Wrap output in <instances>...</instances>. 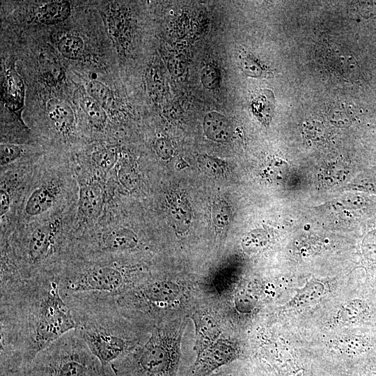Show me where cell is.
Instances as JSON below:
<instances>
[{
	"mask_svg": "<svg viewBox=\"0 0 376 376\" xmlns=\"http://www.w3.org/2000/svg\"><path fill=\"white\" fill-rule=\"evenodd\" d=\"M0 371H17L76 328L57 277L1 283Z\"/></svg>",
	"mask_w": 376,
	"mask_h": 376,
	"instance_id": "6da1fadb",
	"label": "cell"
},
{
	"mask_svg": "<svg viewBox=\"0 0 376 376\" xmlns=\"http://www.w3.org/2000/svg\"><path fill=\"white\" fill-rule=\"evenodd\" d=\"M15 372L18 376H106L100 361L74 330Z\"/></svg>",
	"mask_w": 376,
	"mask_h": 376,
	"instance_id": "7a4b0ae2",
	"label": "cell"
},
{
	"mask_svg": "<svg viewBox=\"0 0 376 376\" xmlns=\"http://www.w3.org/2000/svg\"><path fill=\"white\" fill-rule=\"evenodd\" d=\"M70 306L76 322L75 334L97 358L104 370L130 353L133 341L118 331L111 315L92 308Z\"/></svg>",
	"mask_w": 376,
	"mask_h": 376,
	"instance_id": "3957f363",
	"label": "cell"
},
{
	"mask_svg": "<svg viewBox=\"0 0 376 376\" xmlns=\"http://www.w3.org/2000/svg\"><path fill=\"white\" fill-rule=\"evenodd\" d=\"M169 333L155 328L139 349L113 362L106 370L115 376H176L179 363L177 342Z\"/></svg>",
	"mask_w": 376,
	"mask_h": 376,
	"instance_id": "277c9868",
	"label": "cell"
},
{
	"mask_svg": "<svg viewBox=\"0 0 376 376\" xmlns=\"http://www.w3.org/2000/svg\"><path fill=\"white\" fill-rule=\"evenodd\" d=\"M237 349L226 342H216L197 355L193 368L194 376H207L215 369L235 360Z\"/></svg>",
	"mask_w": 376,
	"mask_h": 376,
	"instance_id": "5b68a950",
	"label": "cell"
},
{
	"mask_svg": "<svg viewBox=\"0 0 376 376\" xmlns=\"http://www.w3.org/2000/svg\"><path fill=\"white\" fill-rule=\"evenodd\" d=\"M137 235L126 228H113L104 233L97 242L96 250L103 253H118L137 246Z\"/></svg>",
	"mask_w": 376,
	"mask_h": 376,
	"instance_id": "8992f818",
	"label": "cell"
},
{
	"mask_svg": "<svg viewBox=\"0 0 376 376\" xmlns=\"http://www.w3.org/2000/svg\"><path fill=\"white\" fill-rule=\"evenodd\" d=\"M2 97L6 106L19 116L24 101V86L13 65H9L6 70Z\"/></svg>",
	"mask_w": 376,
	"mask_h": 376,
	"instance_id": "52a82bcc",
	"label": "cell"
},
{
	"mask_svg": "<svg viewBox=\"0 0 376 376\" xmlns=\"http://www.w3.org/2000/svg\"><path fill=\"white\" fill-rule=\"evenodd\" d=\"M196 327L195 350L197 355L215 343L220 334L219 326L210 313L197 312L192 316Z\"/></svg>",
	"mask_w": 376,
	"mask_h": 376,
	"instance_id": "ba28073f",
	"label": "cell"
},
{
	"mask_svg": "<svg viewBox=\"0 0 376 376\" xmlns=\"http://www.w3.org/2000/svg\"><path fill=\"white\" fill-rule=\"evenodd\" d=\"M104 205V195L101 187L91 182L81 186L79 197V210L88 220H95L100 215Z\"/></svg>",
	"mask_w": 376,
	"mask_h": 376,
	"instance_id": "9c48e42d",
	"label": "cell"
},
{
	"mask_svg": "<svg viewBox=\"0 0 376 376\" xmlns=\"http://www.w3.org/2000/svg\"><path fill=\"white\" fill-rule=\"evenodd\" d=\"M167 213L171 226L179 232L185 231L191 223V214L188 202L180 192H171L166 196Z\"/></svg>",
	"mask_w": 376,
	"mask_h": 376,
	"instance_id": "30bf717a",
	"label": "cell"
},
{
	"mask_svg": "<svg viewBox=\"0 0 376 376\" xmlns=\"http://www.w3.org/2000/svg\"><path fill=\"white\" fill-rule=\"evenodd\" d=\"M178 292L176 285L169 281H154L136 289L134 295L141 301L158 305L174 299Z\"/></svg>",
	"mask_w": 376,
	"mask_h": 376,
	"instance_id": "8fae6325",
	"label": "cell"
},
{
	"mask_svg": "<svg viewBox=\"0 0 376 376\" xmlns=\"http://www.w3.org/2000/svg\"><path fill=\"white\" fill-rule=\"evenodd\" d=\"M58 192V187L54 184L44 185L34 189L26 201L25 214L35 217L45 213L53 205Z\"/></svg>",
	"mask_w": 376,
	"mask_h": 376,
	"instance_id": "7c38bea8",
	"label": "cell"
},
{
	"mask_svg": "<svg viewBox=\"0 0 376 376\" xmlns=\"http://www.w3.org/2000/svg\"><path fill=\"white\" fill-rule=\"evenodd\" d=\"M203 127L205 135L216 142H226L232 136L230 123L226 117L217 111L209 112L205 116Z\"/></svg>",
	"mask_w": 376,
	"mask_h": 376,
	"instance_id": "4fadbf2b",
	"label": "cell"
},
{
	"mask_svg": "<svg viewBox=\"0 0 376 376\" xmlns=\"http://www.w3.org/2000/svg\"><path fill=\"white\" fill-rule=\"evenodd\" d=\"M47 111L58 130L63 132L70 130L75 117L69 105L61 100L52 99L47 103Z\"/></svg>",
	"mask_w": 376,
	"mask_h": 376,
	"instance_id": "5bb4252c",
	"label": "cell"
},
{
	"mask_svg": "<svg viewBox=\"0 0 376 376\" xmlns=\"http://www.w3.org/2000/svg\"><path fill=\"white\" fill-rule=\"evenodd\" d=\"M70 13L68 1H53L40 7L36 13V19L44 24H54L65 19Z\"/></svg>",
	"mask_w": 376,
	"mask_h": 376,
	"instance_id": "9a60e30c",
	"label": "cell"
},
{
	"mask_svg": "<svg viewBox=\"0 0 376 376\" xmlns=\"http://www.w3.org/2000/svg\"><path fill=\"white\" fill-rule=\"evenodd\" d=\"M84 90L80 91V105L88 121L97 130L104 128L107 121L105 110Z\"/></svg>",
	"mask_w": 376,
	"mask_h": 376,
	"instance_id": "2e32d148",
	"label": "cell"
},
{
	"mask_svg": "<svg viewBox=\"0 0 376 376\" xmlns=\"http://www.w3.org/2000/svg\"><path fill=\"white\" fill-rule=\"evenodd\" d=\"M88 94L95 100L104 110L112 109L114 99L111 91L98 81H90L86 86Z\"/></svg>",
	"mask_w": 376,
	"mask_h": 376,
	"instance_id": "e0dca14e",
	"label": "cell"
},
{
	"mask_svg": "<svg viewBox=\"0 0 376 376\" xmlns=\"http://www.w3.org/2000/svg\"><path fill=\"white\" fill-rule=\"evenodd\" d=\"M57 47L65 57L70 59H78L82 56L84 52V42L78 36L66 35L59 40Z\"/></svg>",
	"mask_w": 376,
	"mask_h": 376,
	"instance_id": "ac0fdd59",
	"label": "cell"
},
{
	"mask_svg": "<svg viewBox=\"0 0 376 376\" xmlns=\"http://www.w3.org/2000/svg\"><path fill=\"white\" fill-rule=\"evenodd\" d=\"M198 163L203 171L210 176L221 177L226 174L228 171L224 161L207 155H200Z\"/></svg>",
	"mask_w": 376,
	"mask_h": 376,
	"instance_id": "d6986e66",
	"label": "cell"
},
{
	"mask_svg": "<svg viewBox=\"0 0 376 376\" xmlns=\"http://www.w3.org/2000/svg\"><path fill=\"white\" fill-rule=\"evenodd\" d=\"M117 154L113 148H101L93 152L92 159L102 170L109 171L116 161Z\"/></svg>",
	"mask_w": 376,
	"mask_h": 376,
	"instance_id": "ffe728a7",
	"label": "cell"
},
{
	"mask_svg": "<svg viewBox=\"0 0 376 376\" xmlns=\"http://www.w3.org/2000/svg\"><path fill=\"white\" fill-rule=\"evenodd\" d=\"M272 93H269L265 91V93L259 94L253 101L255 113L265 122L270 118V114L273 111V95L267 98Z\"/></svg>",
	"mask_w": 376,
	"mask_h": 376,
	"instance_id": "44dd1931",
	"label": "cell"
},
{
	"mask_svg": "<svg viewBox=\"0 0 376 376\" xmlns=\"http://www.w3.org/2000/svg\"><path fill=\"white\" fill-rule=\"evenodd\" d=\"M230 210L228 203L219 201L214 204L212 207V218L214 224L219 228L226 227L229 222Z\"/></svg>",
	"mask_w": 376,
	"mask_h": 376,
	"instance_id": "7402d4cb",
	"label": "cell"
},
{
	"mask_svg": "<svg viewBox=\"0 0 376 376\" xmlns=\"http://www.w3.org/2000/svg\"><path fill=\"white\" fill-rule=\"evenodd\" d=\"M22 148L16 145L1 143L0 146L1 166L8 165L22 155Z\"/></svg>",
	"mask_w": 376,
	"mask_h": 376,
	"instance_id": "603a6c76",
	"label": "cell"
},
{
	"mask_svg": "<svg viewBox=\"0 0 376 376\" xmlns=\"http://www.w3.org/2000/svg\"><path fill=\"white\" fill-rule=\"evenodd\" d=\"M220 75L219 70L214 66H205L201 72V82L208 89H214L219 86Z\"/></svg>",
	"mask_w": 376,
	"mask_h": 376,
	"instance_id": "cb8c5ba5",
	"label": "cell"
},
{
	"mask_svg": "<svg viewBox=\"0 0 376 376\" xmlns=\"http://www.w3.org/2000/svg\"><path fill=\"white\" fill-rule=\"evenodd\" d=\"M242 68L244 72L249 76L258 77L263 72V69L258 63L250 57H245L242 59Z\"/></svg>",
	"mask_w": 376,
	"mask_h": 376,
	"instance_id": "d4e9b609",
	"label": "cell"
},
{
	"mask_svg": "<svg viewBox=\"0 0 376 376\" xmlns=\"http://www.w3.org/2000/svg\"><path fill=\"white\" fill-rule=\"evenodd\" d=\"M154 148L158 156L163 159L170 158L172 155L171 146L164 139H157L155 143Z\"/></svg>",
	"mask_w": 376,
	"mask_h": 376,
	"instance_id": "484cf974",
	"label": "cell"
},
{
	"mask_svg": "<svg viewBox=\"0 0 376 376\" xmlns=\"http://www.w3.org/2000/svg\"><path fill=\"white\" fill-rule=\"evenodd\" d=\"M10 198L7 191L2 187L0 190V216L3 217L9 210Z\"/></svg>",
	"mask_w": 376,
	"mask_h": 376,
	"instance_id": "4316f807",
	"label": "cell"
},
{
	"mask_svg": "<svg viewBox=\"0 0 376 376\" xmlns=\"http://www.w3.org/2000/svg\"><path fill=\"white\" fill-rule=\"evenodd\" d=\"M1 376H18L16 372H1Z\"/></svg>",
	"mask_w": 376,
	"mask_h": 376,
	"instance_id": "83f0119b",
	"label": "cell"
},
{
	"mask_svg": "<svg viewBox=\"0 0 376 376\" xmlns=\"http://www.w3.org/2000/svg\"><path fill=\"white\" fill-rule=\"evenodd\" d=\"M213 376H233V375L230 374H226V373H219V374H216Z\"/></svg>",
	"mask_w": 376,
	"mask_h": 376,
	"instance_id": "f1b7e54d",
	"label": "cell"
}]
</instances>
